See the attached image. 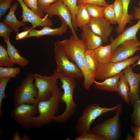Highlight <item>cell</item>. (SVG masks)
Masks as SVG:
<instances>
[{"label":"cell","instance_id":"obj_1","mask_svg":"<svg viewBox=\"0 0 140 140\" xmlns=\"http://www.w3.org/2000/svg\"><path fill=\"white\" fill-rule=\"evenodd\" d=\"M67 57L75 64L82 71L83 76V86L89 89L95 79L90 74L86 66L84 54L87 49L81 39L73 34L67 39L56 41Z\"/></svg>","mask_w":140,"mask_h":140},{"label":"cell","instance_id":"obj_16","mask_svg":"<svg viewBox=\"0 0 140 140\" xmlns=\"http://www.w3.org/2000/svg\"><path fill=\"white\" fill-rule=\"evenodd\" d=\"M133 67L130 66L123 71L129 85V102L130 104L132 105L134 104L136 100L139 99L140 82V76L138 74H136L133 71Z\"/></svg>","mask_w":140,"mask_h":140},{"label":"cell","instance_id":"obj_41","mask_svg":"<svg viewBox=\"0 0 140 140\" xmlns=\"http://www.w3.org/2000/svg\"><path fill=\"white\" fill-rule=\"evenodd\" d=\"M131 128L134 135V137L131 140H140V126H132Z\"/></svg>","mask_w":140,"mask_h":140},{"label":"cell","instance_id":"obj_25","mask_svg":"<svg viewBox=\"0 0 140 140\" xmlns=\"http://www.w3.org/2000/svg\"><path fill=\"white\" fill-rule=\"evenodd\" d=\"M123 6V15L121 24L115 29L116 32L119 34L124 30L125 26L128 23H131L133 20L132 14L128 13V7L130 0H122Z\"/></svg>","mask_w":140,"mask_h":140},{"label":"cell","instance_id":"obj_23","mask_svg":"<svg viewBox=\"0 0 140 140\" xmlns=\"http://www.w3.org/2000/svg\"><path fill=\"white\" fill-rule=\"evenodd\" d=\"M94 51L96 59L99 64L110 62L113 52L110 44L104 46L102 45Z\"/></svg>","mask_w":140,"mask_h":140},{"label":"cell","instance_id":"obj_20","mask_svg":"<svg viewBox=\"0 0 140 140\" xmlns=\"http://www.w3.org/2000/svg\"><path fill=\"white\" fill-rule=\"evenodd\" d=\"M122 72L123 71L115 76L105 79L102 82H98L95 80L94 87L100 90L117 92L118 83Z\"/></svg>","mask_w":140,"mask_h":140},{"label":"cell","instance_id":"obj_45","mask_svg":"<svg viewBox=\"0 0 140 140\" xmlns=\"http://www.w3.org/2000/svg\"><path fill=\"white\" fill-rule=\"evenodd\" d=\"M138 65L140 66V57L139 60L137 61V62L132 65V67H134ZM140 76V72L138 74Z\"/></svg>","mask_w":140,"mask_h":140},{"label":"cell","instance_id":"obj_27","mask_svg":"<svg viewBox=\"0 0 140 140\" xmlns=\"http://www.w3.org/2000/svg\"><path fill=\"white\" fill-rule=\"evenodd\" d=\"M86 9L91 18H96L103 17L104 6H100L92 3L85 4Z\"/></svg>","mask_w":140,"mask_h":140},{"label":"cell","instance_id":"obj_29","mask_svg":"<svg viewBox=\"0 0 140 140\" xmlns=\"http://www.w3.org/2000/svg\"><path fill=\"white\" fill-rule=\"evenodd\" d=\"M20 72L19 67H4L0 66V78H15Z\"/></svg>","mask_w":140,"mask_h":140},{"label":"cell","instance_id":"obj_17","mask_svg":"<svg viewBox=\"0 0 140 140\" xmlns=\"http://www.w3.org/2000/svg\"><path fill=\"white\" fill-rule=\"evenodd\" d=\"M62 22L60 27L52 28L51 27L44 26L40 30H36L32 27H25L29 30V33L26 38L35 37H39L44 35L51 36L57 35L61 36L65 33L67 31L68 27L66 23L62 19H60Z\"/></svg>","mask_w":140,"mask_h":140},{"label":"cell","instance_id":"obj_18","mask_svg":"<svg viewBox=\"0 0 140 140\" xmlns=\"http://www.w3.org/2000/svg\"><path fill=\"white\" fill-rule=\"evenodd\" d=\"M81 29L80 37L87 49L94 50L102 46V39L92 31L88 24Z\"/></svg>","mask_w":140,"mask_h":140},{"label":"cell","instance_id":"obj_26","mask_svg":"<svg viewBox=\"0 0 140 140\" xmlns=\"http://www.w3.org/2000/svg\"><path fill=\"white\" fill-rule=\"evenodd\" d=\"M78 9L76 15V21L77 27L81 28L89 24L91 17L87 12L85 5L77 4Z\"/></svg>","mask_w":140,"mask_h":140},{"label":"cell","instance_id":"obj_34","mask_svg":"<svg viewBox=\"0 0 140 140\" xmlns=\"http://www.w3.org/2000/svg\"><path fill=\"white\" fill-rule=\"evenodd\" d=\"M75 140H106L102 136L91 132H83L75 138Z\"/></svg>","mask_w":140,"mask_h":140},{"label":"cell","instance_id":"obj_3","mask_svg":"<svg viewBox=\"0 0 140 140\" xmlns=\"http://www.w3.org/2000/svg\"><path fill=\"white\" fill-rule=\"evenodd\" d=\"M54 73L58 79H60L61 87L64 90L60 102L65 103L66 106L64 113L59 115L56 116L54 121L58 123H62L67 121L74 115L77 108V105L73 101V97L76 83L74 78L66 76L55 70Z\"/></svg>","mask_w":140,"mask_h":140},{"label":"cell","instance_id":"obj_44","mask_svg":"<svg viewBox=\"0 0 140 140\" xmlns=\"http://www.w3.org/2000/svg\"><path fill=\"white\" fill-rule=\"evenodd\" d=\"M31 139V138L28 137V136L26 134L24 135L21 139V140H30Z\"/></svg>","mask_w":140,"mask_h":140},{"label":"cell","instance_id":"obj_35","mask_svg":"<svg viewBox=\"0 0 140 140\" xmlns=\"http://www.w3.org/2000/svg\"><path fill=\"white\" fill-rule=\"evenodd\" d=\"M11 79V78H0V115L1 117L2 116L1 108L2 100L6 97L5 94V90L7 83Z\"/></svg>","mask_w":140,"mask_h":140},{"label":"cell","instance_id":"obj_13","mask_svg":"<svg viewBox=\"0 0 140 140\" xmlns=\"http://www.w3.org/2000/svg\"><path fill=\"white\" fill-rule=\"evenodd\" d=\"M43 12L47 14L50 18L54 15L58 16L68 25L72 34L77 35L72 24L70 12L62 0H57L47 7Z\"/></svg>","mask_w":140,"mask_h":140},{"label":"cell","instance_id":"obj_40","mask_svg":"<svg viewBox=\"0 0 140 140\" xmlns=\"http://www.w3.org/2000/svg\"><path fill=\"white\" fill-rule=\"evenodd\" d=\"M57 0H38L37 6L39 10L42 13L45 9Z\"/></svg>","mask_w":140,"mask_h":140},{"label":"cell","instance_id":"obj_8","mask_svg":"<svg viewBox=\"0 0 140 140\" xmlns=\"http://www.w3.org/2000/svg\"><path fill=\"white\" fill-rule=\"evenodd\" d=\"M140 57L136 55L122 61L99 64L95 79L104 80L122 72L127 67L133 65L139 59Z\"/></svg>","mask_w":140,"mask_h":140},{"label":"cell","instance_id":"obj_32","mask_svg":"<svg viewBox=\"0 0 140 140\" xmlns=\"http://www.w3.org/2000/svg\"><path fill=\"white\" fill-rule=\"evenodd\" d=\"M134 110L131 117V122L136 127L140 126V101L136 100L133 104Z\"/></svg>","mask_w":140,"mask_h":140},{"label":"cell","instance_id":"obj_6","mask_svg":"<svg viewBox=\"0 0 140 140\" xmlns=\"http://www.w3.org/2000/svg\"><path fill=\"white\" fill-rule=\"evenodd\" d=\"M122 111L123 108L121 104L116 111L114 116L107 118L103 122L95 125L91 129V132L102 136L106 140L118 139L121 133L119 118Z\"/></svg>","mask_w":140,"mask_h":140},{"label":"cell","instance_id":"obj_15","mask_svg":"<svg viewBox=\"0 0 140 140\" xmlns=\"http://www.w3.org/2000/svg\"><path fill=\"white\" fill-rule=\"evenodd\" d=\"M88 24L92 31L101 38L103 42L108 41L113 28L104 17L91 18Z\"/></svg>","mask_w":140,"mask_h":140},{"label":"cell","instance_id":"obj_30","mask_svg":"<svg viewBox=\"0 0 140 140\" xmlns=\"http://www.w3.org/2000/svg\"><path fill=\"white\" fill-rule=\"evenodd\" d=\"M14 64L10 58L7 50L2 45H0V66L12 67Z\"/></svg>","mask_w":140,"mask_h":140},{"label":"cell","instance_id":"obj_31","mask_svg":"<svg viewBox=\"0 0 140 140\" xmlns=\"http://www.w3.org/2000/svg\"><path fill=\"white\" fill-rule=\"evenodd\" d=\"M103 17L111 24H116V16L113 3L104 6Z\"/></svg>","mask_w":140,"mask_h":140},{"label":"cell","instance_id":"obj_37","mask_svg":"<svg viewBox=\"0 0 140 140\" xmlns=\"http://www.w3.org/2000/svg\"><path fill=\"white\" fill-rule=\"evenodd\" d=\"M12 29L4 22H0V36L3 38V40L9 39L10 33Z\"/></svg>","mask_w":140,"mask_h":140},{"label":"cell","instance_id":"obj_10","mask_svg":"<svg viewBox=\"0 0 140 140\" xmlns=\"http://www.w3.org/2000/svg\"><path fill=\"white\" fill-rule=\"evenodd\" d=\"M34 84L38 90L37 99L38 102L48 100L58 85V78L53 74L49 76H43L37 73L34 74Z\"/></svg>","mask_w":140,"mask_h":140},{"label":"cell","instance_id":"obj_38","mask_svg":"<svg viewBox=\"0 0 140 140\" xmlns=\"http://www.w3.org/2000/svg\"><path fill=\"white\" fill-rule=\"evenodd\" d=\"M13 0H0V17L5 13L10 8L11 3Z\"/></svg>","mask_w":140,"mask_h":140},{"label":"cell","instance_id":"obj_36","mask_svg":"<svg viewBox=\"0 0 140 140\" xmlns=\"http://www.w3.org/2000/svg\"><path fill=\"white\" fill-rule=\"evenodd\" d=\"M25 4L41 18L45 16L43 13L41 12L38 9L37 6L38 0H22Z\"/></svg>","mask_w":140,"mask_h":140},{"label":"cell","instance_id":"obj_21","mask_svg":"<svg viewBox=\"0 0 140 140\" xmlns=\"http://www.w3.org/2000/svg\"><path fill=\"white\" fill-rule=\"evenodd\" d=\"M3 41L6 44L8 54L14 64H17L22 67H25L29 64V61L20 55L15 46L11 44L9 39Z\"/></svg>","mask_w":140,"mask_h":140},{"label":"cell","instance_id":"obj_42","mask_svg":"<svg viewBox=\"0 0 140 140\" xmlns=\"http://www.w3.org/2000/svg\"><path fill=\"white\" fill-rule=\"evenodd\" d=\"M29 33V30L25 27L24 28L23 31L16 34V39L18 40L25 39Z\"/></svg>","mask_w":140,"mask_h":140},{"label":"cell","instance_id":"obj_43","mask_svg":"<svg viewBox=\"0 0 140 140\" xmlns=\"http://www.w3.org/2000/svg\"><path fill=\"white\" fill-rule=\"evenodd\" d=\"M13 140H21L18 131L17 130L15 133L13 134Z\"/></svg>","mask_w":140,"mask_h":140},{"label":"cell","instance_id":"obj_22","mask_svg":"<svg viewBox=\"0 0 140 140\" xmlns=\"http://www.w3.org/2000/svg\"><path fill=\"white\" fill-rule=\"evenodd\" d=\"M86 68L92 76L95 79L99 64L97 60L94 50L87 49L84 54Z\"/></svg>","mask_w":140,"mask_h":140},{"label":"cell","instance_id":"obj_19","mask_svg":"<svg viewBox=\"0 0 140 140\" xmlns=\"http://www.w3.org/2000/svg\"><path fill=\"white\" fill-rule=\"evenodd\" d=\"M18 2L16 1L11 5L9 12L5 17L3 21L9 26L16 34L18 33L20 27L25 25L24 23L18 20L15 15V12L18 8Z\"/></svg>","mask_w":140,"mask_h":140},{"label":"cell","instance_id":"obj_7","mask_svg":"<svg viewBox=\"0 0 140 140\" xmlns=\"http://www.w3.org/2000/svg\"><path fill=\"white\" fill-rule=\"evenodd\" d=\"M54 53L57 65L55 70L57 72L74 79L83 77L81 70L75 64L70 61L56 41L54 43Z\"/></svg>","mask_w":140,"mask_h":140},{"label":"cell","instance_id":"obj_2","mask_svg":"<svg viewBox=\"0 0 140 140\" xmlns=\"http://www.w3.org/2000/svg\"><path fill=\"white\" fill-rule=\"evenodd\" d=\"M62 93L57 85L49 99L38 102L37 107L39 114L32 118L33 127L39 128L54 121V117L59 113L60 100Z\"/></svg>","mask_w":140,"mask_h":140},{"label":"cell","instance_id":"obj_24","mask_svg":"<svg viewBox=\"0 0 140 140\" xmlns=\"http://www.w3.org/2000/svg\"><path fill=\"white\" fill-rule=\"evenodd\" d=\"M129 92L130 87L129 83L123 71L118 83L117 92L130 106Z\"/></svg>","mask_w":140,"mask_h":140},{"label":"cell","instance_id":"obj_11","mask_svg":"<svg viewBox=\"0 0 140 140\" xmlns=\"http://www.w3.org/2000/svg\"><path fill=\"white\" fill-rule=\"evenodd\" d=\"M139 51H140V41L137 39L125 41L119 45L113 52L110 62L125 60Z\"/></svg>","mask_w":140,"mask_h":140},{"label":"cell","instance_id":"obj_5","mask_svg":"<svg viewBox=\"0 0 140 140\" xmlns=\"http://www.w3.org/2000/svg\"><path fill=\"white\" fill-rule=\"evenodd\" d=\"M34 80V74L30 73L16 89L13 95L14 107L22 104L32 105L38 104L36 98L38 90L33 83Z\"/></svg>","mask_w":140,"mask_h":140},{"label":"cell","instance_id":"obj_9","mask_svg":"<svg viewBox=\"0 0 140 140\" xmlns=\"http://www.w3.org/2000/svg\"><path fill=\"white\" fill-rule=\"evenodd\" d=\"M37 105L22 104L14 107L11 111V116L17 124L29 129L33 127L32 118L38 113Z\"/></svg>","mask_w":140,"mask_h":140},{"label":"cell","instance_id":"obj_4","mask_svg":"<svg viewBox=\"0 0 140 140\" xmlns=\"http://www.w3.org/2000/svg\"><path fill=\"white\" fill-rule=\"evenodd\" d=\"M121 105L118 103L111 108L102 107L96 103L87 106L84 109L82 116L77 120L75 126L76 133L79 135L85 132H91V125L97 117L105 113L116 111Z\"/></svg>","mask_w":140,"mask_h":140},{"label":"cell","instance_id":"obj_14","mask_svg":"<svg viewBox=\"0 0 140 140\" xmlns=\"http://www.w3.org/2000/svg\"><path fill=\"white\" fill-rule=\"evenodd\" d=\"M20 4L22 9V14L21 21L24 23L29 22L32 24V27L34 28L37 26H47L51 27L53 23L47 14L41 18L31 9H29L22 0H16Z\"/></svg>","mask_w":140,"mask_h":140},{"label":"cell","instance_id":"obj_33","mask_svg":"<svg viewBox=\"0 0 140 140\" xmlns=\"http://www.w3.org/2000/svg\"><path fill=\"white\" fill-rule=\"evenodd\" d=\"M116 16V21L118 26L121 24L123 15V6L122 0H115L113 3Z\"/></svg>","mask_w":140,"mask_h":140},{"label":"cell","instance_id":"obj_12","mask_svg":"<svg viewBox=\"0 0 140 140\" xmlns=\"http://www.w3.org/2000/svg\"><path fill=\"white\" fill-rule=\"evenodd\" d=\"M139 4V7L136 6L134 8L132 14L134 19H138L137 23L124 29L122 33L118 34L114 39H111L110 44L113 52L119 45L123 42L131 39H137L136 34L140 28V2Z\"/></svg>","mask_w":140,"mask_h":140},{"label":"cell","instance_id":"obj_39","mask_svg":"<svg viewBox=\"0 0 140 140\" xmlns=\"http://www.w3.org/2000/svg\"><path fill=\"white\" fill-rule=\"evenodd\" d=\"M92 3L99 6H105L108 5L105 0H77V4L85 5L86 3Z\"/></svg>","mask_w":140,"mask_h":140},{"label":"cell","instance_id":"obj_28","mask_svg":"<svg viewBox=\"0 0 140 140\" xmlns=\"http://www.w3.org/2000/svg\"><path fill=\"white\" fill-rule=\"evenodd\" d=\"M68 9L71 13L72 23L75 31L77 30L76 21V15L78 9L77 0H62Z\"/></svg>","mask_w":140,"mask_h":140}]
</instances>
